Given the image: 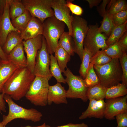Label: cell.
I'll return each mask as SVG.
<instances>
[{
    "label": "cell",
    "mask_w": 127,
    "mask_h": 127,
    "mask_svg": "<svg viewBox=\"0 0 127 127\" xmlns=\"http://www.w3.org/2000/svg\"><path fill=\"white\" fill-rule=\"evenodd\" d=\"M35 76L27 67L19 68L5 83L1 93L19 100L25 97Z\"/></svg>",
    "instance_id": "6da1fadb"
},
{
    "label": "cell",
    "mask_w": 127,
    "mask_h": 127,
    "mask_svg": "<svg viewBox=\"0 0 127 127\" xmlns=\"http://www.w3.org/2000/svg\"><path fill=\"white\" fill-rule=\"evenodd\" d=\"M4 98L8 104L9 111L7 115H3L2 121L0 122L3 126L5 127L8 123L17 119L30 120L34 122L41 120L42 114L36 109L23 108L15 103L8 95L4 94Z\"/></svg>",
    "instance_id": "7a4b0ae2"
},
{
    "label": "cell",
    "mask_w": 127,
    "mask_h": 127,
    "mask_svg": "<svg viewBox=\"0 0 127 127\" xmlns=\"http://www.w3.org/2000/svg\"><path fill=\"white\" fill-rule=\"evenodd\" d=\"M93 66L100 84L106 88L117 85L122 81V71L119 59H112L102 66Z\"/></svg>",
    "instance_id": "3957f363"
},
{
    "label": "cell",
    "mask_w": 127,
    "mask_h": 127,
    "mask_svg": "<svg viewBox=\"0 0 127 127\" xmlns=\"http://www.w3.org/2000/svg\"><path fill=\"white\" fill-rule=\"evenodd\" d=\"M43 24L42 35L45 40L49 54H53L58 47V41L65 32L66 25L54 16L46 19Z\"/></svg>",
    "instance_id": "277c9868"
},
{
    "label": "cell",
    "mask_w": 127,
    "mask_h": 127,
    "mask_svg": "<svg viewBox=\"0 0 127 127\" xmlns=\"http://www.w3.org/2000/svg\"><path fill=\"white\" fill-rule=\"evenodd\" d=\"M49 80L35 76L25 96L27 99L36 106L47 105Z\"/></svg>",
    "instance_id": "5b68a950"
},
{
    "label": "cell",
    "mask_w": 127,
    "mask_h": 127,
    "mask_svg": "<svg viewBox=\"0 0 127 127\" xmlns=\"http://www.w3.org/2000/svg\"><path fill=\"white\" fill-rule=\"evenodd\" d=\"M64 73L66 77V83L68 86V89L66 91L67 98H79L83 102H86L88 99V88L85 85L84 79L80 76L74 75L67 67Z\"/></svg>",
    "instance_id": "8992f818"
},
{
    "label": "cell",
    "mask_w": 127,
    "mask_h": 127,
    "mask_svg": "<svg viewBox=\"0 0 127 127\" xmlns=\"http://www.w3.org/2000/svg\"><path fill=\"white\" fill-rule=\"evenodd\" d=\"M108 38L100 32L98 26H90L84 40L83 48L88 49L93 56L99 51L104 50L108 47L106 43Z\"/></svg>",
    "instance_id": "52a82bcc"
},
{
    "label": "cell",
    "mask_w": 127,
    "mask_h": 127,
    "mask_svg": "<svg viewBox=\"0 0 127 127\" xmlns=\"http://www.w3.org/2000/svg\"><path fill=\"white\" fill-rule=\"evenodd\" d=\"M73 38L75 52L82 61L83 52V41L89 28L87 21L79 16H73L72 23Z\"/></svg>",
    "instance_id": "ba28073f"
},
{
    "label": "cell",
    "mask_w": 127,
    "mask_h": 127,
    "mask_svg": "<svg viewBox=\"0 0 127 127\" xmlns=\"http://www.w3.org/2000/svg\"><path fill=\"white\" fill-rule=\"evenodd\" d=\"M26 9L32 17L36 18L43 23L47 18L54 16L51 7L52 0H22Z\"/></svg>",
    "instance_id": "9c48e42d"
},
{
    "label": "cell",
    "mask_w": 127,
    "mask_h": 127,
    "mask_svg": "<svg viewBox=\"0 0 127 127\" xmlns=\"http://www.w3.org/2000/svg\"><path fill=\"white\" fill-rule=\"evenodd\" d=\"M50 61L46 41L43 36L42 47L38 51L36 57L33 72L35 76L50 79L52 77L49 69Z\"/></svg>",
    "instance_id": "30bf717a"
},
{
    "label": "cell",
    "mask_w": 127,
    "mask_h": 127,
    "mask_svg": "<svg viewBox=\"0 0 127 127\" xmlns=\"http://www.w3.org/2000/svg\"><path fill=\"white\" fill-rule=\"evenodd\" d=\"M43 37V35H40L35 38L23 40L22 42L26 55L27 67L33 73L37 53L42 47Z\"/></svg>",
    "instance_id": "8fae6325"
},
{
    "label": "cell",
    "mask_w": 127,
    "mask_h": 127,
    "mask_svg": "<svg viewBox=\"0 0 127 127\" xmlns=\"http://www.w3.org/2000/svg\"><path fill=\"white\" fill-rule=\"evenodd\" d=\"M66 0H52L51 7L54 16L58 20L64 22L68 27L69 34L72 36V23L73 16L70 15V10L66 5Z\"/></svg>",
    "instance_id": "7c38bea8"
},
{
    "label": "cell",
    "mask_w": 127,
    "mask_h": 127,
    "mask_svg": "<svg viewBox=\"0 0 127 127\" xmlns=\"http://www.w3.org/2000/svg\"><path fill=\"white\" fill-rule=\"evenodd\" d=\"M104 117L111 120L117 114L127 111V95L112 99H106Z\"/></svg>",
    "instance_id": "4fadbf2b"
},
{
    "label": "cell",
    "mask_w": 127,
    "mask_h": 127,
    "mask_svg": "<svg viewBox=\"0 0 127 127\" xmlns=\"http://www.w3.org/2000/svg\"><path fill=\"white\" fill-rule=\"evenodd\" d=\"M9 0H6L3 13L0 14V45L2 48L5 43L8 35L13 31L21 33L12 25L9 15Z\"/></svg>",
    "instance_id": "5bb4252c"
},
{
    "label": "cell",
    "mask_w": 127,
    "mask_h": 127,
    "mask_svg": "<svg viewBox=\"0 0 127 127\" xmlns=\"http://www.w3.org/2000/svg\"><path fill=\"white\" fill-rule=\"evenodd\" d=\"M88 106L86 110L79 117L80 119L87 118H95L102 119L104 117L106 103L103 99L89 100Z\"/></svg>",
    "instance_id": "9a60e30c"
},
{
    "label": "cell",
    "mask_w": 127,
    "mask_h": 127,
    "mask_svg": "<svg viewBox=\"0 0 127 127\" xmlns=\"http://www.w3.org/2000/svg\"><path fill=\"white\" fill-rule=\"evenodd\" d=\"M66 96V91L61 85L57 83L55 84L49 86L47 96V104L52 103L56 104H67L68 102Z\"/></svg>",
    "instance_id": "2e32d148"
},
{
    "label": "cell",
    "mask_w": 127,
    "mask_h": 127,
    "mask_svg": "<svg viewBox=\"0 0 127 127\" xmlns=\"http://www.w3.org/2000/svg\"><path fill=\"white\" fill-rule=\"evenodd\" d=\"M44 29L43 23L38 19L32 17L24 30L20 33L23 40L35 38L42 35Z\"/></svg>",
    "instance_id": "e0dca14e"
},
{
    "label": "cell",
    "mask_w": 127,
    "mask_h": 127,
    "mask_svg": "<svg viewBox=\"0 0 127 127\" xmlns=\"http://www.w3.org/2000/svg\"><path fill=\"white\" fill-rule=\"evenodd\" d=\"M7 57V60L19 67H27V60L22 43L14 48Z\"/></svg>",
    "instance_id": "ac0fdd59"
},
{
    "label": "cell",
    "mask_w": 127,
    "mask_h": 127,
    "mask_svg": "<svg viewBox=\"0 0 127 127\" xmlns=\"http://www.w3.org/2000/svg\"><path fill=\"white\" fill-rule=\"evenodd\" d=\"M19 68L8 60H1L0 63V93H2L5 83Z\"/></svg>",
    "instance_id": "d6986e66"
},
{
    "label": "cell",
    "mask_w": 127,
    "mask_h": 127,
    "mask_svg": "<svg viewBox=\"0 0 127 127\" xmlns=\"http://www.w3.org/2000/svg\"><path fill=\"white\" fill-rule=\"evenodd\" d=\"M23 40L20 36V33L13 31L7 36L5 43L2 47L4 53L7 56L16 46L22 43Z\"/></svg>",
    "instance_id": "ffe728a7"
},
{
    "label": "cell",
    "mask_w": 127,
    "mask_h": 127,
    "mask_svg": "<svg viewBox=\"0 0 127 127\" xmlns=\"http://www.w3.org/2000/svg\"><path fill=\"white\" fill-rule=\"evenodd\" d=\"M64 49L70 56L74 55V42L71 36L68 32H64L58 42V46Z\"/></svg>",
    "instance_id": "44dd1931"
},
{
    "label": "cell",
    "mask_w": 127,
    "mask_h": 127,
    "mask_svg": "<svg viewBox=\"0 0 127 127\" xmlns=\"http://www.w3.org/2000/svg\"><path fill=\"white\" fill-rule=\"evenodd\" d=\"M107 88L100 83L88 88L87 96L88 99L99 100L105 98Z\"/></svg>",
    "instance_id": "7402d4cb"
},
{
    "label": "cell",
    "mask_w": 127,
    "mask_h": 127,
    "mask_svg": "<svg viewBox=\"0 0 127 127\" xmlns=\"http://www.w3.org/2000/svg\"><path fill=\"white\" fill-rule=\"evenodd\" d=\"M32 17L29 12L26 9L22 15L11 20V22L14 27L21 33L25 28Z\"/></svg>",
    "instance_id": "603a6c76"
},
{
    "label": "cell",
    "mask_w": 127,
    "mask_h": 127,
    "mask_svg": "<svg viewBox=\"0 0 127 127\" xmlns=\"http://www.w3.org/2000/svg\"><path fill=\"white\" fill-rule=\"evenodd\" d=\"M127 87L125 84L120 83L107 88L105 98L114 99L126 95L127 94Z\"/></svg>",
    "instance_id": "cb8c5ba5"
},
{
    "label": "cell",
    "mask_w": 127,
    "mask_h": 127,
    "mask_svg": "<svg viewBox=\"0 0 127 127\" xmlns=\"http://www.w3.org/2000/svg\"><path fill=\"white\" fill-rule=\"evenodd\" d=\"M127 22L122 25L114 27L106 41V44L108 46L118 42L127 31Z\"/></svg>",
    "instance_id": "d4e9b609"
},
{
    "label": "cell",
    "mask_w": 127,
    "mask_h": 127,
    "mask_svg": "<svg viewBox=\"0 0 127 127\" xmlns=\"http://www.w3.org/2000/svg\"><path fill=\"white\" fill-rule=\"evenodd\" d=\"M55 57L62 72L64 73L67 67V63L71 59V56L62 48L58 46L55 52Z\"/></svg>",
    "instance_id": "484cf974"
},
{
    "label": "cell",
    "mask_w": 127,
    "mask_h": 127,
    "mask_svg": "<svg viewBox=\"0 0 127 127\" xmlns=\"http://www.w3.org/2000/svg\"><path fill=\"white\" fill-rule=\"evenodd\" d=\"M9 15L13 19L23 14L26 10L21 0H9Z\"/></svg>",
    "instance_id": "4316f807"
},
{
    "label": "cell",
    "mask_w": 127,
    "mask_h": 127,
    "mask_svg": "<svg viewBox=\"0 0 127 127\" xmlns=\"http://www.w3.org/2000/svg\"><path fill=\"white\" fill-rule=\"evenodd\" d=\"M50 56V71L51 74L56 79L57 83H66V81L62 75L61 71L55 57L53 54Z\"/></svg>",
    "instance_id": "83f0119b"
},
{
    "label": "cell",
    "mask_w": 127,
    "mask_h": 127,
    "mask_svg": "<svg viewBox=\"0 0 127 127\" xmlns=\"http://www.w3.org/2000/svg\"><path fill=\"white\" fill-rule=\"evenodd\" d=\"M106 11L113 15L120 11L127 10V3L124 0H112L110 1Z\"/></svg>",
    "instance_id": "f1b7e54d"
},
{
    "label": "cell",
    "mask_w": 127,
    "mask_h": 127,
    "mask_svg": "<svg viewBox=\"0 0 127 127\" xmlns=\"http://www.w3.org/2000/svg\"><path fill=\"white\" fill-rule=\"evenodd\" d=\"M94 64L90 63L85 78L84 79L85 85L87 88L100 83L99 79L95 71Z\"/></svg>",
    "instance_id": "f546056e"
},
{
    "label": "cell",
    "mask_w": 127,
    "mask_h": 127,
    "mask_svg": "<svg viewBox=\"0 0 127 127\" xmlns=\"http://www.w3.org/2000/svg\"><path fill=\"white\" fill-rule=\"evenodd\" d=\"M101 25L99 28L100 32L104 34L108 37L115 26L112 19V15L106 11L103 16Z\"/></svg>",
    "instance_id": "4dcf8cb0"
},
{
    "label": "cell",
    "mask_w": 127,
    "mask_h": 127,
    "mask_svg": "<svg viewBox=\"0 0 127 127\" xmlns=\"http://www.w3.org/2000/svg\"><path fill=\"white\" fill-rule=\"evenodd\" d=\"M83 48L82 62L79 72L81 76L84 79L89 67L90 60L92 56L91 52L88 49L86 48Z\"/></svg>",
    "instance_id": "1f68e13d"
},
{
    "label": "cell",
    "mask_w": 127,
    "mask_h": 127,
    "mask_svg": "<svg viewBox=\"0 0 127 127\" xmlns=\"http://www.w3.org/2000/svg\"><path fill=\"white\" fill-rule=\"evenodd\" d=\"M112 59L106 54L104 50H101L91 57L90 63L96 66H101L108 63Z\"/></svg>",
    "instance_id": "d6a6232c"
},
{
    "label": "cell",
    "mask_w": 127,
    "mask_h": 127,
    "mask_svg": "<svg viewBox=\"0 0 127 127\" xmlns=\"http://www.w3.org/2000/svg\"><path fill=\"white\" fill-rule=\"evenodd\" d=\"M104 51L112 59H119L122 56L123 52L118 41L109 46Z\"/></svg>",
    "instance_id": "836d02e7"
},
{
    "label": "cell",
    "mask_w": 127,
    "mask_h": 127,
    "mask_svg": "<svg viewBox=\"0 0 127 127\" xmlns=\"http://www.w3.org/2000/svg\"><path fill=\"white\" fill-rule=\"evenodd\" d=\"M112 19L115 26L124 24L127 22V10L120 11L112 15Z\"/></svg>",
    "instance_id": "e575fe53"
},
{
    "label": "cell",
    "mask_w": 127,
    "mask_h": 127,
    "mask_svg": "<svg viewBox=\"0 0 127 127\" xmlns=\"http://www.w3.org/2000/svg\"><path fill=\"white\" fill-rule=\"evenodd\" d=\"M122 71V83L127 86V55L124 52L122 56L119 59Z\"/></svg>",
    "instance_id": "d590c367"
},
{
    "label": "cell",
    "mask_w": 127,
    "mask_h": 127,
    "mask_svg": "<svg viewBox=\"0 0 127 127\" xmlns=\"http://www.w3.org/2000/svg\"><path fill=\"white\" fill-rule=\"evenodd\" d=\"M73 1L70 0L66 1V6L72 14L77 16L81 15L83 12L82 8L80 6L73 3L72 2Z\"/></svg>",
    "instance_id": "8d00e7d4"
},
{
    "label": "cell",
    "mask_w": 127,
    "mask_h": 127,
    "mask_svg": "<svg viewBox=\"0 0 127 127\" xmlns=\"http://www.w3.org/2000/svg\"><path fill=\"white\" fill-rule=\"evenodd\" d=\"M118 127H127V111L120 113L115 116Z\"/></svg>",
    "instance_id": "74e56055"
},
{
    "label": "cell",
    "mask_w": 127,
    "mask_h": 127,
    "mask_svg": "<svg viewBox=\"0 0 127 127\" xmlns=\"http://www.w3.org/2000/svg\"><path fill=\"white\" fill-rule=\"evenodd\" d=\"M118 42L123 51L126 52L127 49V32H125L119 39Z\"/></svg>",
    "instance_id": "f35d334b"
},
{
    "label": "cell",
    "mask_w": 127,
    "mask_h": 127,
    "mask_svg": "<svg viewBox=\"0 0 127 127\" xmlns=\"http://www.w3.org/2000/svg\"><path fill=\"white\" fill-rule=\"evenodd\" d=\"M110 0H103L100 6L98 8V11L100 14L103 17L106 12L105 8L107 4L108 3Z\"/></svg>",
    "instance_id": "ab89813d"
},
{
    "label": "cell",
    "mask_w": 127,
    "mask_h": 127,
    "mask_svg": "<svg viewBox=\"0 0 127 127\" xmlns=\"http://www.w3.org/2000/svg\"><path fill=\"white\" fill-rule=\"evenodd\" d=\"M88 125L84 123L79 124H74L69 123L67 124L56 127H52L48 125H46V127H88Z\"/></svg>",
    "instance_id": "60d3db41"
},
{
    "label": "cell",
    "mask_w": 127,
    "mask_h": 127,
    "mask_svg": "<svg viewBox=\"0 0 127 127\" xmlns=\"http://www.w3.org/2000/svg\"><path fill=\"white\" fill-rule=\"evenodd\" d=\"M4 95L3 93H0V111L6 112V103L4 98Z\"/></svg>",
    "instance_id": "b9f144b4"
},
{
    "label": "cell",
    "mask_w": 127,
    "mask_h": 127,
    "mask_svg": "<svg viewBox=\"0 0 127 127\" xmlns=\"http://www.w3.org/2000/svg\"><path fill=\"white\" fill-rule=\"evenodd\" d=\"M91 8L94 6H97L101 2V0H86Z\"/></svg>",
    "instance_id": "7bdbcfd3"
},
{
    "label": "cell",
    "mask_w": 127,
    "mask_h": 127,
    "mask_svg": "<svg viewBox=\"0 0 127 127\" xmlns=\"http://www.w3.org/2000/svg\"><path fill=\"white\" fill-rule=\"evenodd\" d=\"M6 0H0V14H2L4 12Z\"/></svg>",
    "instance_id": "ee69618b"
},
{
    "label": "cell",
    "mask_w": 127,
    "mask_h": 127,
    "mask_svg": "<svg viewBox=\"0 0 127 127\" xmlns=\"http://www.w3.org/2000/svg\"><path fill=\"white\" fill-rule=\"evenodd\" d=\"M0 57L2 60H7V55L3 51L0 45Z\"/></svg>",
    "instance_id": "f6af8a7d"
},
{
    "label": "cell",
    "mask_w": 127,
    "mask_h": 127,
    "mask_svg": "<svg viewBox=\"0 0 127 127\" xmlns=\"http://www.w3.org/2000/svg\"><path fill=\"white\" fill-rule=\"evenodd\" d=\"M46 124L45 123H44L42 125L37 126H27L25 127H46Z\"/></svg>",
    "instance_id": "bcb514c9"
},
{
    "label": "cell",
    "mask_w": 127,
    "mask_h": 127,
    "mask_svg": "<svg viewBox=\"0 0 127 127\" xmlns=\"http://www.w3.org/2000/svg\"><path fill=\"white\" fill-rule=\"evenodd\" d=\"M0 127H5L3 126L0 123Z\"/></svg>",
    "instance_id": "7dc6e473"
},
{
    "label": "cell",
    "mask_w": 127,
    "mask_h": 127,
    "mask_svg": "<svg viewBox=\"0 0 127 127\" xmlns=\"http://www.w3.org/2000/svg\"><path fill=\"white\" fill-rule=\"evenodd\" d=\"M1 60H2L1 59V58L0 57V62Z\"/></svg>",
    "instance_id": "c3c4849f"
},
{
    "label": "cell",
    "mask_w": 127,
    "mask_h": 127,
    "mask_svg": "<svg viewBox=\"0 0 127 127\" xmlns=\"http://www.w3.org/2000/svg\"></svg>",
    "instance_id": "681fc988"
}]
</instances>
